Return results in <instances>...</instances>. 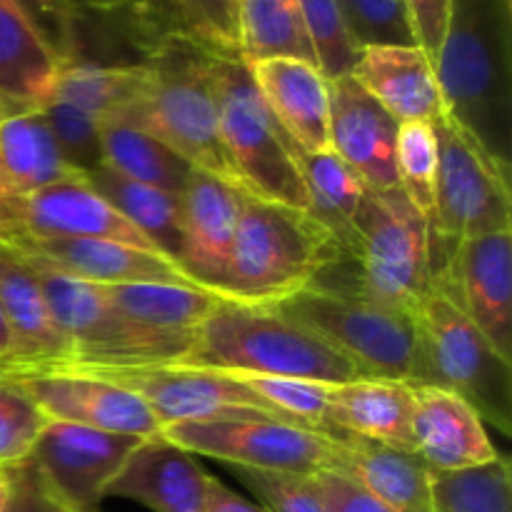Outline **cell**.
<instances>
[{
  "label": "cell",
  "mask_w": 512,
  "mask_h": 512,
  "mask_svg": "<svg viewBox=\"0 0 512 512\" xmlns=\"http://www.w3.org/2000/svg\"><path fill=\"white\" fill-rule=\"evenodd\" d=\"M433 65L445 113L510 173L512 0H450Z\"/></svg>",
  "instance_id": "6da1fadb"
},
{
  "label": "cell",
  "mask_w": 512,
  "mask_h": 512,
  "mask_svg": "<svg viewBox=\"0 0 512 512\" xmlns=\"http://www.w3.org/2000/svg\"><path fill=\"white\" fill-rule=\"evenodd\" d=\"M143 68L145 78L138 98L108 120H123L153 135L193 168L240 190L220 140L213 50L183 30H170L150 50Z\"/></svg>",
  "instance_id": "7a4b0ae2"
},
{
  "label": "cell",
  "mask_w": 512,
  "mask_h": 512,
  "mask_svg": "<svg viewBox=\"0 0 512 512\" xmlns=\"http://www.w3.org/2000/svg\"><path fill=\"white\" fill-rule=\"evenodd\" d=\"M175 365L325 385L365 378L338 350L270 305L225 298L200 323L193 345Z\"/></svg>",
  "instance_id": "3957f363"
},
{
  "label": "cell",
  "mask_w": 512,
  "mask_h": 512,
  "mask_svg": "<svg viewBox=\"0 0 512 512\" xmlns=\"http://www.w3.org/2000/svg\"><path fill=\"white\" fill-rule=\"evenodd\" d=\"M340 280H313L305 290L270 305L348 358L365 378L423 383V355L415 318L365 298L353 263Z\"/></svg>",
  "instance_id": "277c9868"
},
{
  "label": "cell",
  "mask_w": 512,
  "mask_h": 512,
  "mask_svg": "<svg viewBox=\"0 0 512 512\" xmlns=\"http://www.w3.org/2000/svg\"><path fill=\"white\" fill-rule=\"evenodd\" d=\"M340 260L333 240L308 213L243 193L223 298L275 305Z\"/></svg>",
  "instance_id": "5b68a950"
},
{
  "label": "cell",
  "mask_w": 512,
  "mask_h": 512,
  "mask_svg": "<svg viewBox=\"0 0 512 512\" xmlns=\"http://www.w3.org/2000/svg\"><path fill=\"white\" fill-rule=\"evenodd\" d=\"M220 140L240 190L308 213L293 140L268 108L240 53H213Z\"/></svg>",
  "instance_id": "8992f818"
},
{
  "label": "cell",
  "mask_w": 512,
  "mask_h": 512,
  "mask_svg": "<svg viewBox=\"0 0 512 512\" xmlns=\"http://www.w3.org/2000/svg\"><path fill=\"white\" fill-rule=\"evenodd\" d=\"M423 383L463 398L500 433L512 430V365L470 323L463 310L430 288L415 310Z\"/></svg>",
  "instance_id": "52a82bcc"
},
{
  "label": "cell",
  "mask_w": 512,
  "mask_h": 512,
  "mask_svg": "<svg viewBox=\"0 0 512 512\" xmlns=\"http://www.w3.org/2000/svg\"><path fill=\"white\" fill-rule=\"evenodd\" d=\"M355 285L365 298L413 318L430 290V225L403 188H365L355 215Z\"/></svg>",
  "instance_id": "ba28073f"
},
{
  "label": "cell",
  "mask_w": 512,
  "mask_h": 512,
  "mask_svg": "<svg viewBox=\"0 0 512 512\" xmlns=\"http://www.w3.org/2000/svg\"><path fill=\"white\" fill-rule=\"evenodd\" d=\"M23 258L38 278L55 325L73 345L75 358L68 365H175L193 345V338L130 323L105 300L98 285L58 273L30 255Z\"/></svg>",
  "instance_id": "9c48e42d"
},
{
  "label": "cell",
  "mask_w": 512,
  "mask_h": 512,
  "mask_svg": "<svg viewBox=\"0 0 512 512\" xmlns=\"http://www.w3.org/2000/svg\"><path fill=\"white\" fill-rule=\"evenodd\" d=\"M438 135V175L428 225L445 243L512 230L510 173L448 113L433 120Z\"/></svg>",
  "instance_id": "30bf717a"
},
{
  "label": "cell",
  "mask_w": 512,
  "mask_h": 512,
  "mask_svg": "<svg viewBox=\"0 0 512 512\" xmlns=\"http://www.w3.org/2000/svg\"><path fill=\"white\" fill-rule=\"evenodd\" d=\"M90 373L138 395L155 420L198 423V420H280V410L245 388L233 373L188 365H63ZM55 370V368H53ZM295 425V423H293Z\"/></svg>",
  "instance_id": "8fae6325"
},
{
  "label": "cell",
  "mask_w": 512,
  "mask_h": 512,
  "mask_svg": "<svg viewBox=\"0 0 512 512\" xmlns=\"http://www.w3.org/2000/svg\"><path fill=\"white\" fill-rule=\"evenodd\" d=\"M168 443L230 468L315 475L333 468V438L280 420H198L160 428Z\"/></svg>",
  "instance_id": "7c38bea8"
},
{
  "label": "cell",
  "mask_w": 512,
  "mask_h": 512,
  "mask_svg": "<svg viewBox=\"0 0 512 512\" xmlns=\"http://www.w3.org/2000/svg\"><path fill=\"white\" fill-rule=\"evenodd\" d=\"M143 438L48 420L25 463L58 503L73 512H98L110 480Z\"/></svg>",
  "instance_id": "4fadbf2b"
},
{
  "label": "cell",
  "mask_w": 512,
  "mask_h": 512,
  "mask_svg": "<svg viewBox=\"0 0 512 512\" xmlns=\"http://www.w3.org/2000/svg\"><path fill=\"white\" fill-rule=\"evenodd\" d=\"M430 288L448 295L490 345L512 360V230L450 245Z\"/></svg>",
  "instance_id": "5bb4252c"
},
{
  "label": "cell",
  "mask_w": 512,
  "mask_h": 512,
  "mask_svg": "<svg viewBox=\"0 0 512 512\" xmlns=\"http://www.w3.org/2000/svg\"><path fill=\"white\" fill-rule=\"evenodd\" d=\"M100 238L160 253L153 240L125 220L85 178L48 185L38 193L0 200V238ZM163 255V253H160Z\"/></svg>",
  "instance_id": "9a60e30c"
},
{
  "label": "cell",
  "mask_w": 512,
  "mask_h": 512,
  "mask_svg": "<svg viewBox=\"0 0 512 512\" xmlns=\"http://www.w3.org/2000/svg\"><path fill=\"white\" fill-rule=\"evenodd\" d=\"M5 378L23 390L48 420L138 438L160 435V423L138 395L90 373L55 368L23 370Z\"/></svg>",
  "instance_id": "2e32d148"
},
{
  "label": "cell",
  "mask_w": 512,
  "mask_h": 512,
  "mask_svg": "<svg viewBox=\"0 0 512 512\" xmlns=\"http://www.w3.org/2000/svg\"><path fill=\"white\" fill-rule=\"evenodd\" d=\"M20 255L90 285H180L200 288L168 255L100 238H0Z\"/></svg>",
  "instance_id": "e0dca14e"
},
{
  "label": "cell",
  "mask_w": 512,
  "mask_h": 512,
  "mask_svg": "<svg viewBox=\"0 0 512 512\" xmlns=\"http://www.w3.org/2000/svg\"><path fill=\"white\" fill-rule=\"evenodd\" d=\"M180 198L178 265L195 285L223 298L243 190L193 168Z\"/></svg>",
  "instance_id": "ac0fdd59"
},
{
  "label": "cell",
  "mask_w": 512,
  "mask_h": 512,
  "mask_svg": "<svg viewBox=\"0 0 512 512\" xmlns=\"http://www.w3.org/2000/svg\"><path fill=\"white\" fill-rule=\"evenodd\" d=\"M330 150L363 180L370 190L400 188L395 143L398 120L353 78L328 80Z\"/></svg>",
  "instance_id": "d6986e66"
},
{
  "label": "cell",
  "mask_w": 512,
  "mask_h": 512,
  "mask_svg": "<svg viewBox=\"0 0 512 512\" xmlns=\"http://www.w3.org/2000/svg\"><path fill=\"white\" fill-rule=\"evenodd\" d=\"M210 475L195 455L168 443L163 435L143 438L120 473L110 480L105 498H125L153 512H205Z\"/></svg>",
  "instance_id": "ffe728a7"
},
{
  "label": "cell",
  "mask_w": 512,
  "mask_h": 512,
  "mask_svg": "<svg viewBox=\"0 0 512 512\" xmlns=\"http://www.w3.org/2000/svg\"><path fill=\"white\" fill-rule=\"evenodd\" d=\"M0 313L13 338L15 373L53 370L75 358L70 340L60 333L28 260L0 243Z\"/></svg>",
  "instance_id": "44dd1931"
},
{
  "label": "cell",
  "mask_w": 512,
  "mask_h": 512,
  "mask_svg": "<svg viewBox=\"0 0 512 512\" xmlns=\"http://www.w3.org/2000/svg\"><path fill=\"white\" fill-rule=\"evenodd\" d=\"M415 453L430 470L455 473L498 458L483 418L458 395L433 385H415Z\"/></svg>",
  "instance_id": "7402d4cb"
},
{
  "label": "cell",
  "mask_w": 512,
  "mask_h": 512,
  "mask_svg": "<svg viewBox=\"0 0 512 512\" xmlns=\"http://www.w3.org/2000/svg\"><path fill=\"white\" fill-rule=\"evenodd\" d=\"M350 75L398 123H433L445 113L435 65L418 45H368L360 50Z\"/></svg>",
  "instance_id": "603a6c76"
},
{
  "label": "cell",
  "mask_w": 512,
  "mask_h": 512,
  "mask_svg": "<svg viewBox=\"0 0 512 512\" xmlns=\"http://www.w3.org/2000/svg\"><path fill=\"white\" fill-rule=\"evenodd\" d=\"M333 468L398 512H430V473L418 453L335 430Z\"/></svg>",
  "instance_id": "cb8c5ba5"
},
{
  "label": "cell",
  "mask_w": 512,
  "mask_h": 512,
  "mask_svg": "<svg viewBox=\"0 0 512 512\" xmlns=\"http://www.w3.org/2000/svg\"><path fill=\"white\" fill-rule=\"evenodd\" d=\"M268 108L300 150H330L328 78L318 65L293 58L248 63Z\"/></svg>",
  "instance_id": "d4e9b609"
},
{
  "label": "cell",
  "mask_w": 512,
  "mask_h": 512,
  "mask_svg": "<svg viewBox=\"0 0 512 512\" xmlns=\"http://www.w3.org/2000/svg\"><path fill=\"white\" fill-rule=\"evenodd\" d=\"M78 178L65 165L43 108L0 100V183L5 193L23 198Z\"/></svg>",
  "instance_id": "484cf974"
},
{
  "label": "cell",
  "mask_w": 512,
  "mask_h": 512,
  "mask_svg": "<svg viewBox=\"0 0 512 512\" xmlns=\"http://www.w3.org/2000/svg\"><path fill=\"white\" fill-rule=\"evenodd\" d=\"M413 385L360 378L330 385L328 423L335 430L415 453Z\"/></svg>",
  "instance_id": "4316f807"
},
{
  "label": "cell",
  "mask_w": 512,
  "mask_h": 512,
  "mask_svg": "<svg viewBox=\"0 0 512 512\" xmlns=\"http://www.w3.org/2000/svg\"><path fill=\"white\" fill-rule=\"evenodd\" d=\"M293 153L308 198V215L328 233L340 258L353 263L358 253L355 215L365 195L363 180L333 150L308 153L293 145Z\"/></svg>",
  "instance_id": "83f0119b"
},
{
  "label": "cell",
  "mask_w": 512,
  "mask_h": 512,
  "mask_svg": "<svg viewBox=\"0 0 512 512\" xmlns=\"http://www.w3.org/2000/svg\"><path fill=\"white\" fill-rule=\"evenodd\" d=\"M110 305L140 328L178 338H195L210 310L220 303L218 293L180 285H98Z\"/></svg>",
  "instance_id": "f1b7e54d"
},
{
  "label": "cell",
  "mask_w": 512,
  "mask_h": 512,
  "mask_svg": "<svg viewBox=\"0 0 512 512\" xmlns=\"http://www.w3.org/2000/svg\"><path fill=\"white\" fill-rule=\"evenodd\" d=\"M58 68L23 15L0 0V100L40 105L53 90Z\"/></svg>",
  "instance_id": "f546056e"
},
{
  "label": "cell",
  "mask_w": 512,
  "mask_h": 512,
  "mask_svg": "<svg viewBox=\"0 0 512 512\" xmlns=\"http://www.w3.org/2000/svg\"><path fill=\"white\" fill-rule=\"evenodd\" d=\"M100 143L105 168L170 195L183 193L193 173V165L173 148L123 120H100Z\"/></svg>",
  "instance_id": "4dcf8cb0"
},
{
  "label": "cell",
  "mask_w": 512,
  "mask_h": 512,
  "mask_svg": "<svg viewBox=\"0 0 512 512\" xmlns=\"http://www.w3.org/2000/svg\"><path fill=\"white\" fill-rule=\"evenodd\" d=\"M238 50L245 63L293 58L318 65L298 0H238Z\"/></svg>",
  "instance_id": "1f68e13d"
},
{
  "label": "cell",
  "mask_w": 512,
  "mask_h": 512,
  "mask_svg": "<svg viewBox=\"0 0 512 512\" xmlns=\"http://www.w3.org/2000/svg\"><path fill=\"white\" fill-rule=\"evenodd\" d=\"M85 183L103 195L125 220L135 225L140 233L148 235L155 248L170 260L178 263L180 243V198L165 190L150 188V185L135 183V180L123 178L110 168H98L85 178Z\"/></svg>",
  "instance_id": "d6a6232c"
},
{
  "label": "cell",
  "mask_w": 512,
  "mask_h": 512,
  "mask_svg": "<svg viewBox=\"0 0 512 512\" xmlns=\"http://www.w3.org/2000/svg\"><path fill=\"white\" fill-rule=\"evenodd\" d=\"M143 78V65L65 63L58 68L50 95L68 100L95 120H108L138 98Z\"/></svg>",
  "instance_id": "836d02e7"
},
{
  "label": "cell",
  "mask_w": 512,
  "mask_h": 512,
  "mask_svg": "<svg viewBox=\"0 0 512 512\" xmlns=\"http://www.w3.org/2000/svg\"><path fill=\"white\" fill-rule=\"evenodd\" d=\"M430 512H512L510 460L498 455L478 468L430 473Z\"/></svg>",
  "instance_id": "e575fe53"
},
{
  "label": "cell",
  "mask_w": 512,
  "mask_h": 512,
  "mask_svg": "<svg viewBox=\"0 0 512 512\" xmlns=\"http://www.w3.org/2000/svg\"><path fill=\"white\" fill-rule=\"evenodd\" d=\"M395 165L403 193L425 218H430L438 175V135L430 120H405L398 125Z\"/></svg>",
  "instance_id": "d590c367"
},
{
  "label": "cell",
  "mask_w": 512,
  "mask_h": 512,
  "mask_svg": "<svg viewBox=\"0 0 512 512\" xmlns=\"http://www.w3.org/2000/svg\"><path fill=\"white\" fill-rule=\"evenodd\" d=\"M245 388L273 405L298 428L315 430V433L333 435L335 428L328 423V395L330 385L315 380L298 378H268V375H240L233 373Z\"/></svg>",
  "instance_id": "8d00e7d4"
},
{
  "label": "cell",
  "mask_w": 512,
  "mask_h": 512,
  "mask_svg": "<svg viewBox=\"0 0 512 512\" xmlns=\"http://www.w3.org/2000/svg\"><path fill=\"white\" fill-rule=\"evenodd\" d=\"M50 130L55 135L60 155L70 170L88 178L98 168H103V143H100V120L88 115L85 110L75 108L68 100L58 95H48L40 103Z\"/></svg>",
  "instance_id": "74e56055"
},
{
  "label": "cell",
  "mask_w": 512,
  "mask_h": 512,
  "mask_svg": "<svg viewBox=\"0 0 512 512\" xmlns=\"http://www.w3.org/2000/svg\"><path fill=\"white\" fill-rule=\"evenodd\" d=\"M298 5L315 48L320 73L328 80L353 73L360 48L345 25L338 0H298Z\"/></svg>",
  "instance_id": "f35d334b"
},
{
  "label": "cell",
  "mask_w": 512,
  "mask_h": 512,
  "mask_svg": "<svg viewBox=\"0 0 512 512\" xmlns=\"http://www.w3.org/2000/svg\"><path fill=\"white\" fill-rule=\"evenodd\" d=\"M48 418L8 378H0V468L25 463Z\"/></svg>",
  "instance_id": "ab89813d"
},
{
  "label": "cell",
  "mask_w": 512,
  "mask_h": 512,
  "mask_svg": "<svg viewBox=\"0 0 512 512\" xmlns=\"http://www.w3.org/2000/svg\"><path fill=\"white\" fill-rule=\"evenodd\" d=\"M340 13L358 48L415 45L403 0H338Z\"/></svg>",
  "instance_id": "60d3db41"
},
{
  "label": "cell",
  "mask_w": 512,
  "mask_h": 512,
  "mask_svg": "<svg viewBox=\"0 0 512 512\" xmlns=\"http://www.w3.org/2000/svg\"><path fill=\"white\" fill-rule=\"evenodd\" d=\"M233 473L265 512H325L313 475L255 468H233Z\"/></svg>",
  "instance_id": "b9f144b4"
},
{
  "label": "cell",
  "mask_w": 512,
  "mask_h": 512,
  "mask_svg": "<svg viewBox=\"0 0 512 512\" xmlns=\"http://www.w3.org/2000/svg\"><path fill=\"white\" fill-rule=\"evenodd\" d=\"M183 33L213 53L238 50V0H170Z\"/></svg>",
  "instance_id": "7bdbcfd3"
},
{
  "label": "cell",
  "mask_w": 512,
  "mask_h": 512,
  "mask_svg": "<svg viewBox=\"0 0 512 512\" xmlns=\"http://www.w3.org/2000/svg\"><path fill=\"white\" fill-rule=\"evenodd\" d=\"M35 30L58 65L75 55V8L68 0H8Z\"/></svg>",
  "instance_id": "ee69618b"
},
{
  "label": "cell",
  "mask_w": 512,
  "mask_h": 512,
  "mask_svg": "<svg viewBox=\"0 0 512 512\" xmlns=\"http://www.w3.org/2000/svg\"><path fill=\"white\" fill-rule=\"evenodd\" d=\"M75 8V15L85 18H125L148 20L180 28L170 0H68Z\"/></svg>",
  "instance_id": "f6af8a7d"
},
{
  "label": "cell",
  "mask_w": 512,
  "mask_h": 512,
  "mask_svg": "<svg viewBox=\"0 0 512 512\" xmlns=\"http://www.w3.org/2000/svg\"><path fill=\"white\" fill-rule=\"evenodd\" d=\"M313 480L318 485L325 512H398L380 503L378 498H373L368 490H363L358 483L345 478L343 473L320 470V473L313 475Z\"/></svg>",
  "instance_id": "bcb514c9"
},
{
  "label": "cell",
  "mask_w": 512,
  "mask_h": 512,
  "mask_svg": "<svg viewBox=\"0 0 512 512\" xmlns=\"http://www.w3.org/2000/svg\"><path fill=\"white\" fill-rule=\"evenodd\" d=\"M408 13L410 30H413L415 45L435 60L440 43H443L445 28H448L450 0H403Z\"/></svg>",
  "instance_id": "7dc6e473"
},
{
  "label": "cell",
  "mask_w": 512,
  "mask_h": 512,
  "mask_svg": "<svg viewBox=\"0 0 512 512\" xmlns=\"http://www.w3.org/2000/svg\"><path fill=\"white\" fill-rule=\"evenodd\" d=\"M10 475H13V493H10L8 512H73L45 490L28 463L10 468Z\"/></svg>",
  "instance_id": "c3c4849f"
},
{
  "label": "cell",
  "mask_w": 512,
  "mask_h": 512,
  "mask_svg": "<svg viewBox=\"0 0 512 512\" xmlns=\"http://www.w3.org/2000/svg\"><path fill=\"white\" fill-rule=\"evenodd\" d=\"M205 512H265L260 505L250 503L243 495L233 493L225 483L210 475L208 500H205Z\"/></svg>",
  "instance_id": "681fc988"
},
{
  "label": "cell",
  "mask_w": 512,
  "mask_h": 512,
  "mask_svg": "<svg viewBox=\"0 0 512 512\" xmlns=\"http://www.w3.org/2000/svg\"><path fill=\"white\" fill-rule=\"evenodd\" d=\"M0 363L10 365L15 373V350H13V338L8 333V325H5L3 313H0Z\"/></svg>",
  "instance_id": "f907efd6"
},
{
  "label": "cell",
  "mask_w": 512,
  "mask_h": 512,
  "mask_svg": "<svg viewBox=\"0 0 512 512\" xmlns=\"http://www.w3.org/2000/svg\"><path fill=\"white\" fill-rule=\"evenodd\" d=\"M10 493H13V475L10 468H0V512H8Z\"/></svg>",
  "instance_id": "816d5d0a"
},
{
  "label": "cell",
  "mask_w": 512,
  "mask_h": 512,
  "mask_svg": "<svg viewBox=\"0 0 512 512\" xmlns=\"http://www.w3.org/2000/svg\"><path fill=\"white\" fill-rule=\"evenodd\" d=\"M10 373H13V368L5 363H0V378H5V375H10Z\"/></svg>",
  "instance_id": "f5cc1de1"
},
{
  "label": "cell",
  "mask_w": 512,
  "mask_h": 512,
  "mask_svg": "<svg viewBox=\"0 0 512 512\" xmlns=\"http://www.w3.org/2000/svg\"><path fill=\"white\" fill-rule=\"evenodd\" d=\"M5 195H8V193H5V188H3V183H0V200H3V198H5Z\"/></svg>",
  "instance_id": "db71d44e"
}]
</instances>
